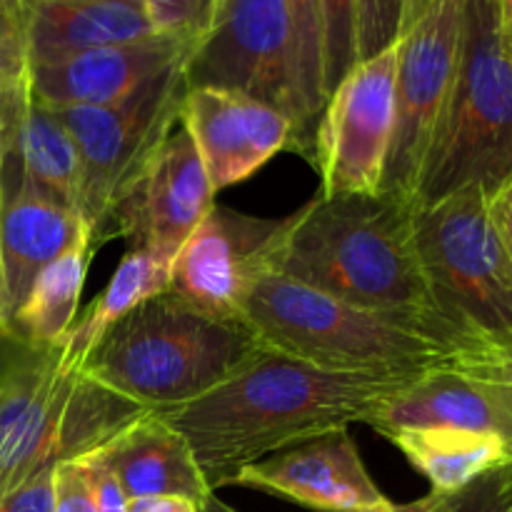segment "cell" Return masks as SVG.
Instances as JSON below:
<instances>
[{
  "mask_svg": "<svg viewBox=\"0 0 512 512\" xmlns=\"http://www.w3.org/2000/svg\"><path fill=\"white\" fill-rule=\"evenodd\" d=\"M428 3H430V0H405V5H403V33L410 28V25L415 23V20L420 18V13L428 8ZM403 33H400V35H403Z\"/></svg>",
  "mask_w": 512,
  "mask_h": 512,
  "instance_id": "obj_39",
  "label": "cell"
},
{
  "mask_svg": "<svg viewBox=\"0 0 512 512\" xmlns=\"http://www.w3.org/2000/svg\"><path fill=\"white\" fill-rule=\"evenodd\" d=\"M415 245L435 313L455 340L512 343V263L490 218L488 195L465 188L413 213Z\"/></svg>",
  "mask_w": 512,
  "mask_h": 512,
  "instance_id": "obj_7",
  "label": "cell"
},
{
  "mask_svg": "<svg viewBox=\"0 0 512 512\" xmlns=\"http://www.w3.org/2000/svg\"><path fill=\"white\" fill-rule=\"evenodd\" d=\"M200 512H240V510H235L233 505H228V503H223L220 498H215V493H213L210 498H205L203 505H200Z\"/></svg>",
  "mask_w": 512,
  "mask_h": 512,
  "instance_id": "obj_41",
  "label": "cell"
},
{
  "mask_svg": "<svg viewBox=\"0 0 512 512\" xmlns=\"http://www.w3.org/2000/svg\"><path fill=\"white\" fill-rule=\"evenodd\" d=\"M280 223L215 203L175 255L168 293L215 320L245 323V298Z\"/></svg>",
  "mask_w": 512,
  "mask_h": 512,
  "instance_id": "obj_13",
  "label": "cell"
},
{
  "mask_svg": "<svg viewBox=\"0 0 512 512\" xmlns=\"http://www.w3.org/2000/svg\"><path fill=\"white\" fill-rule=\"evenodd\" d=\"M295 53V83L300 103V133L295 153L313 163L315 133L325 108L323 43H320L318 0H285Z\"/></svg>",
  "mask_w": 512,
  "mask_h": 512,
  "instance_id": "obj_25",
  "label": "cell"
},
{
  "mask_svg": "<svg viewBox=\"0 0 512 512\" xmlns=\"http://www.w3.org/2000/svg\"><path fill=\"white\" fill-rule=\"evenodd\" d=\"M83 460L88 463L90 475H93L95 508H98V512H125V508H128V498H125L123 488H120L113 470L98 458V453L85 455Z\"/></svg>",
  "mask_w": 512,
  "mask_h": 512,
  "instance_id": "obj_35",
  "label": "cell"
},
{
  "mask_svg": "<svg viewBox=\"0 0 512 512\" xmlns=\"http://www.w3.org/2000/svg\"><path fill=\"white\" fill-rule=\"evenodd\" d=\"M413 213V203L393 195L318 193L283 218L265 253V273L410 320L453 350L425 283Z\"/></svg>",
  "mask_w": 512,
  "mask_h": 512,
  "instance_id": "obj_2",
  "label": "cell"
},
{
  "mask_svg": "<svg viewBox=\"0 0 512 512\" xmlns=\"http://www.w3.org/2000/svg\"><path fill=\"white\" fill-rule=\"evenodd\" d=\"M512 10V0H500V13H508Z\"/></svg>",
  "mask_w": 512,
  "mask_h": 512,
  "instance_id": "obj_43",
  "label": "cell"
},
{
  "mask_svg": "<svg viewBox=\"0 0 512 512\" xmlns=\"http://www.w3.org/2000/svg\"><path fill=\"white\" fill-rule=\"evenodd\" d=\"M405 0H353L355 63L375 58L403 33Z\"/></svg>",
  "mask_w": 512,
  "mask_h": 512,
  "instance_id": "obj_29",
  "label": "cell"
},
{
  "mask_svg": "<svg viewBox=\"0 0 512 512\" xmlns=\"http://www.w3.org/2000/svg\"><path fill=\"white\" fill-rule=\"evenodd\" d=\"M28 60L50 63L85 50L138 43L158 35L143 0H20Z\"/></svg>",
  "mask_w": 512,
  "mask_h": 512,
  "instance_id": "obj_18",
  "label": "cell"
},
{
  "mask_svg": "<svg viewBox=\"0 0 512 512\" xmlns=\"http://www.w3.org/2000/svg\"><path fill=\"white\" fill-rule=\"evenodd\" d=\"M183 63L148 80L118 103L50 108L68 128L78 150V210L95 243L120 190L178 125L180 103L188 90Z\"/></svg>",
  "mask_w": 512,
  "mask_h": 512,
  "instance_id": "obj_8",
  "label": "cell"
},
{
  "mask_svg": "<svg viewBox=\"0 0 512 512\" xmlns=\"http://www.w3.org/2000/svg\"><path fill=\"white\" fill-rule=\"evenodd\" d=\"M53 512H98L93 475L83 458L65 460L53 470Z\"/></svg>",
  "mask_w": 512,
  "mask_h": 512,
  "instance_id": "obj_31",
  "label": "cell"
},
{
  "mask_svg": "<svg viewBox=\"0 0 512 512\" xmlns=\"http://www.w3.org/2000/svg\"><path fill=\"white\" fill-rule=\"evenodd\" d=\"M0 340H10L8 318H5V293H3V270H0Z\"/></svg>",
  "mask_w": 512,
  "mask_h": 512,
  "instance_id": "obj_42",
  "label": "cell"
},
{
  "mask_svg": "<svg viewBox=\"0 0 512 512\" xmlns=\"http://www.w3.org/2000/svg\"><path fill=\"white\" fill-rule=\"evenodd\" d=\"M265 345L248 323L215 320L168 290L115 323L80 373L145 410L200 398Z\"/></svg>",
  "mask_w": 512,
  "mask_h": 512,
  "instance_id": "obj_3",
  "label": "cell"
},
{
  "mask_svg": "<svg viewBox=\"0 0 512 512\" xmlns=\"http://www.w3.org/2000/svg\"><path fill=\"white\" fill-rule=\"evenodd\" d=\"M378 433L398 428H465L503 435L512 448L508 420L488 390L448 368L418 375L403 390L385 398L368 423Z\"/></svg>",
  "mask_w": 512,
  "mask_h": 512,
  "instance_id": "obj_20",
  "label": "cell"
},
{
  "mask_svg": "<svg viewBox=\"0 0 512 512\" xmlns=\"http://www.w3.org/2000/svg\"><path fill=\"white\" fill-rule=\"evenodd\" d=\"M465 3L468 0H430L400 35L395 128L378 193L413 203L430 138L458 70Z\"/></svg>",
  "mask_w": 512,
  "mask_h": 512,
  "instance_id": "obj_10",
  "label": "cell"
},
{
  "mask_svg": "<svg viewBox=\"0 0 512 512\" xmlns=\"http://www.w3.org/2000/svg\"><path fill=\"white\" fill-rule=\"evenodd\" d=\"M88 240L95 238L80 213L18 185L5 190L0 183V270L8 328L40 270Z\"/></svg>",
  "mask_w": 512,
  "mask_h": 512,
  "instance_id": "obj_17",
  "label": "cell"
},
{
  "mask_svg": "<svg viewBox=\"0 0 512 512\" xmlns=\"http://www.w3.org/2000/svg\"><path fill=\"white\" fill-rule=\"evenodd\" d=\"M380 435L430 480L435 493L458 495L475 480L512 465L508 440L485 430L398 428Z\"/></svg>",
  "mask_w": 512,
  "mask_h": 512,
  "instance_id": "obj_21",
  "label": "cell"
},
{
  "mask_svg": "<svg viewBox=\"0 0 512 512\" xmlns=\"http://www.w3.org/2000/svg\"><path fill=\"white\" fill-rule=\"evenodd\" d=\"M180 123L193 138L213 193L248 180L280 150H293V120L248 95L188 88Z\"/></svg>",
  "mask_w": 512,
  "mask_h": 512,
  "instance_id": "obj_14",
  "label": "cell"
},
{
  "mask_svg": "<svg viewBox=\"0 0 512 512\" xmlns=\"http://www.w3.org/2000/svg\"><path fill=\"white\" fill-rule=\"evenodd\" d=\"M223 0H143L150 25L158 35L193 48L213 25Z\"/></svg>",
  "mask_w": 512,
  "mask_h": 512,
  "instance_id": "obj_28",
  "label": "cell"
},
{
  "mask_svg": "<svg viewBox=\"0 0 512 512\" xmlns=\"http://www.w3.org/2000/svg\"><path fill=\"white\" fill-rule=\"evenodd\" d=\"M170 265L143 250H128L115 268L103 293L88 305L60 343V368L80 370L90 350L100 343L115 323L133 313L138 305L168 290Z\"/></svg>",
  "mask_w": 512,
  "mask_h": 512,
  "instance_id": "obj_23",
  "label": "cell"
},
{
  "mask_svg": "<svg viewBox=\"0 0 512 512\" xmlns=\"http://www.w3.org/2000/svg\"><path fill=\"white\" fill-rule=\"evenodd\" d=\"M245 323L265 348L345 373L420 375L453 353L410 320L330 298L275 273H260L250 285Z\"/></svg>",
  "mask_w": 512,
  "mask_h": 512,
  "instance_id": "obj_5",
  "label": "cell"
},
{
  "mask_svg": "<svg viewBox=\"0 0 512 512\" xmlns=\"http://www.w3.org/2000/svg\"><path fill=\"white\" fill-rule=\"evenodd\" d=\"M148 413L80 370L60 368V350L33 353L0 370V500L65 460L105 448Z\"/></svg>",
  "mask_w": 512,
  "mask_h": 512,
  "instance_id": "obj_6",
  "label": "cell"
},
{
  "mask_svg": "<svg viewBox=\"0 0 512 512\" xmlns=\"http://www.w3.org/2000/svg\"><path fill=\"white\" fill-rule=\"evenodd\" d=\"M28 33L20 0H0V85L28 83Z\"/></svg>",
  "mask_w": 512,
  "mask_h": 512,
  "instance_id": "obj_30",
  "label": "cell"
},
{
  "mask_svg": "<svg viewBox=\"0 0 512 512\" xmlns=\"http://www.w3.org/2000/svg\"><path fill=\"white\" fill-rule=\"evenodd\" d=\"M125 512H200V505L178 495H155V498L128 500Z\"/></svg>",
  "mask_w": 512,
  "mask_h": 512,
  "instance_id": "obj_38",
  "label": "cell"
},
{
  "mask_svg": "<svg viewBox=\"0 0 512 512\" xmlns=\"http://www.w3.org/2000/svg\"><path fill=\"white\" fill-rule=\"evenodd\" d=\"M415 378L328 370L263 348L200 398L153 413L183 435L215 493L233 485L245 465L353 423H368L385 398Z\"/></svg>",
  "mask_w": 512,
  "mask_h": 512,
  "instance_id": "obj_1",
  "label": "cell"
},
{
  "mask_svg": "<svg viewBox=\"0 0 512 512\" xmlns=\"http://www.w3.org/2000/svg\"><path fill=\"white\" fill-rule=\"evenodd\" d=\"M453 512H512V465L475 480L458 493Z\"/></svg>",
  "mask_w": 512,
  "mask_h": 512,
  "instance_id": "obj_32",
  "label": "cell"
},
{
  "mask_svg": "<svg viewBox=\"0 0 512 512\" xmlns=\"http://www.w3.org/2000/svg\"><path fill=\"white\" fill-rule=\"evenodd\" d=\"M95 453L113 470L128 500L178 495L203 505L213 495L183 435L153 410L133 420Z\"/></svg>",
  "mask_w": 512,
  "mask_h": 512,
  "instance_id": "obj_19",
  "label": "cell"
},
{
  "mask_svg": "<svg viewBox=\"0 0 512 512\" xmlns=\"http://www.w3.org/2000/svg\"><path fill=\"white\" fill-rule=\"evenodd\" d=\"M320 43H323V93L328 103L335 85L355 65L353 0H318Z\"/></svg>",
  "mask_w": 512,
  "mask_h": 512,
  "instance_id": "obj_27",
  "label": "cell"
},
{
  "mask_svg": "<svg viewBox=\"0 0 512 512\" xmlns=\"http://www.w3.org/2000/svg\"><path fill=\"white\" fill-rule=\"evenodd\" d=\"M398 43L360 60L335 85L315 133L313 168L325 195H375L395 128Z\"/></svg>",
  "mask_w": 512,
  "mask_h": 512,
  "instance_id": "obj_11",
  "label": "cell"
},
{
  "mask_svg": "<svg viewBox=\"0 0 512 512\" xmlns=\"http://www.w3.org/2000/svg\"><path fill=\"white\" fill-rule=\"evenodd\" d=\"M95 240L80 243L40 270L28 295L10 320V340L23 350L43 353L60 348L78 318V303L88 278Z\"/></svg>",
  "mask_w": 512,
  "mask_h": 512,
  "instance_id": "obj_22",
  "label": "cell"
},
{
  "mask_svg": "<svg viewBox=\"0 0 512 512\" xmlns=\"http://www.w3.org/2000/svg\"><path fill=\"white\" fill-rule=\"evenodd\" d=\"M233 485L278 495L315 512L358 510L388 500L365 470L348 428L245 465Z\"/></svg>",
  "mask_w": 512,
  "mask_h": 512,
  "instance_id": "obj_15",
  "label": "cell"
},
{
  "mask_svg": "<svg viewBox=\"0 0 512 512\" xmlns=\"http://www.w3.org/2000/svg\"><path fill=\"white\" fill-rule=\"evenodd\" d=\"M213 205L215 193L203 160L178 120L120 190L98 240L118 235L128 250H143L173 265L178 250Z\"/></svg>",
  "mask_w": 512,
  "mask_h": 512,
  "instance_id": "obj_12",
  "label": "cell"
},
{
  "mask_svg": "<svg viewBox=\"0 0 512 512\" xmlns=\"http://www.w3.org/2000/svg\"><path fill=\"white\" fill-rule=\"evenodd\" d=\"M10 155H15L20 163L18 188L80 213L78 150L68 128L53 110L30 98Z\"/></svg>",
  "mask_w": 512,
  "mask_h": 512,
  "instance_id": "obj_24",
  "label": "cell"
},
{
  "mask_svg": "<svg viewBox=\"0 0 512 512\" xmlns=\"http://www.w3.org/2000/svg\"><path fill=\"white\" fill-rule=\"evenodd\" d=\"M488 208L495 230H498L500 243H503L505 253H508L512 263V175L493 195H490Z\"/></svg>",
  "mask_w": 512,
  "mask_h": 512,
  "instance_id": "obj_36",
  "label": "cell"
},
{
  "mask_svg": "<svg viewBox=\"0 0 512 512\" xmlns=\"http://www.w3.org/2000/svg\"><path fill=\"white\" fill-rule=\"evenodd\" d=\"M190 45L165 35L108 45L28 68L30 98L45 108L110 105L183 63Z\"/></svg>",
  "mask_w": 512,
  "mask_h": 512,
  "instance_id": "obj_16",
  "label": "cell"
},
{
  "mask_svg": "<svg viewBox=\"0 0 512 512\" xmlns=\"http://www.w3.org/2000/svg\"><path fill=\"white\" fill-rule=\"evenodd\" d=\"M500 40H503L505 55L512 60V10L500 13Z\"/></svg>",
  "mask_w": 512,
  "mask_h": 512,
  "instance_id": "obj_40",
  "label": "cell"
},
{
  "mask_svg": "<svg viewBox=\"0 0 512 512\" xmlns=\"http://www.w3.org/2000/svg\"><path fill=\"white\" fill-rule=\"evenodd\" d=\"M440 368L465 375L488 390L490 398L508 420L512 435V343H473L453 350Z\"/></svg>",
  "mask_w": 512,
  "mask_h": 512,
  "instance_id": "obj_26",
  "label": "cell"
},
{
  "mask_svg": "<svg viewBox=\"0 0 512 512\" xmlns=\"http://www.w3.org/2000/svg\"><path fill=\"white\" fill-rule=\"evenodd\" d=\"M185 88L248 95L293 120L300 133L293 33L285 0H223L183 63Z\"/></svg>",
  "mask_w": 512,
  "mask_h": 512,
  "instance_id": "obj_9",
  "label": "cell"
},
{
  "mask_svg": "<svg viewBox=\"0 0 512 512\" xmlns=\"http://www.w3.org/2000/svg\"><path fill=\"white\" fill-rule=\"evenodd\" d=\"M30 103V85H0V178L8 155L13 153L15 140H18L20 125H23L25 110Z\"/></svg>",
  "mask_w": 512,
  "mask_h": 512,
  "instance_id": "obj_33",
  "label": "cell"
},
{
  "mask_svg": "<svg viewBox=\"0 0 512 512\" xmlns=\"http://www.w3.org/2000/svg\"><path fill=\"white\" fill-rule=\"evenodd\" d=\"M455 500H458V495L435 493V490H430L425 498L413 500V503H390V500H385V503L370 505V508L343 510V512H453Z\"/></svg>",
  "mask_w": 512,
  "mask_h": 512,
  "instance_id": "obj_37",
  "label": "cell"
},
{
  "mask_svg": "<svg viewBox=\"0 0 512 512\" xmlns=\"http://www.w3.org/2000/svg\"><path fill=\"white\" fill-rule=\"evenodd\" d=\"M512 175V60L500 40V0H468L458 70L430 138L413 205L465 188L493 195Z\"/></svg>",
  "mask_w": 512,
  "mask_h": 512,
  "instance_id": "obj_4",
  "label": "cell"
},
{
  "mask_svg": "<svg viewBox=\"0 0 512 512\" xmlns=\"http://www.w3.org/2000/svg\"><path fill=\"white\" fill-rule=\"evenodd\" d=\"M53 470L35 475L30 483L0 500V512H53Z\"/></svg>",
  "mask_w": 512,
  "mask_h": 512,
  "instance_id": "obj_34",
  "label": "cell"
}]
</instances>
